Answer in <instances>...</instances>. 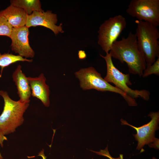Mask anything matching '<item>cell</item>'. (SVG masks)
<instances>
[{
    "label": "cell",
    "mask_w": 159,
    "mask_h": 159,
    "mask_svg": "<svg viewBox=\"0 0 159 159\" xmlns=\"http://www.w3.org/2000/svg\"><path fill=\"white\" fill-rule=\"evenodd\" d=\"M110 51L112 57L122 63H126L130 73L142 76L146 63L138 47L135 34L130 32L126 37H122L121 40L115 41Z\"/></svg>",
    "instance_id": "obj_1"
},
{
    "label": "cell",
    "mask_w": 159,
    "mask_h": 159,
    "mask_svg": "<svg viewBox=\"0 0 159 159\" xmlns=\"http://www.w3.org/2000/svg\"><path fill=\"white\" fill-rule=\"evenodd\" d=\"M135 34L138 47L144 57L146 65H150L159 57V32L149 23L137 20Z\"/></svg>",
    "instance_id": "obj_2"
},
{
    "label": "cell",
    "mask_w": 159,
    "mask_h": 159,
    "mask_svg": "<svg viewBox=\"0 0 159 159\" xmlns=\"http://www.w3.org/2000/svg\"><path fill=\"white\" fill-rule=\"evenodd\" d=\"M0 95L4 100L3 111L0 115V131L7 135L16 131L23 122V115L29 103L22 102L12 100L6 91H0Z\"/></svg>",
    "instance_id": "obj_3"
},
{
    "label": "cell",
    "mask_w": 159,
    "mask_h": 159,
    "mask_svg": "<svg viewBox=\"0 0 159 159\" xmlns=\"http://www.w3.org/2000/svg\"><path fill=\"white\" fill-rule=\"evenodd\" d=\"M74 74L79 81L80 87L83 90L94 89L102 92L110 91L116 93L120 95L129 106H136L137 105L134 99L107 82L93 67L81 68L75 72Z\"/></svg>",
    "instance_id": "obj_4"
},
{
    "label": "cell",
    "mask_w": 159,
    "mask_h": 159,
    "mask_svg": "<svg viewBox=\"0 0 159 159\" xmlns=\"http://www.w3.org/2000/svg\"><path fill=\"white\" fill-rule=\"evenodd\" d=\"M100 56L105 59L106 64L107 74L104 78L105 81L113 83L116 87L133 99L140 97L146 101L149 100L150 93L148 91L133 90L128 86L132 85L130 80L129 74H123L115 67L109 53H106L105 56L100 54Z\"/></svg>",
    "instance_id": "obj_5"
},
{
    "label": "cell",
    "mask_w": 159,
    "mask_h": 159,
    "mask_svg": "<svg viewBox=\"0 0 159 159\" xmlns=\"http://www.w3.org/2000/svg\"><path fill=\"white\" fill-rule=\"evenodd\" d=\"M125 19L120 15L110 17L100 26L98 44L106 53H109L113 43L125 28Z\"/></svg>",
    "instance_id": "obj_6"
},
{
    "label": "cell",
    "mask_w": 159,
    "mask_h": 159,
    "mask_svg": "<svg viewBox=\"0 0 159 159\" xmlns=\"http://www.w3.org/2000/svg\"><path fill=\"white\" fill-rule=\"evenodd\" d=\"M126 11L138 21L156 27L159 25V0H132Z\"/></svg>",
    "instance_id": "obj_7"
},
{
    "label": "cell",
    "mask_w": 159,
    "mask_h": 159,
    "mask_svg": "<svg viewBox=\"0 0 159 159\" xmlns=\"http://www.w3.org/2000/svg\"><path fill=\"white\" fill-rule=\"evenodd\" d=\"M148 116L151 118L150 121L142 126L137 127L129 124L125 120L121 119L120 121L122 125H127L134 128L136 133L132 134L135 140L137 142L136 149L144 151L143 148L146 145L153 142L155 139V131L159 129V112H150Z\"/></svg>",
    "instance_id": "obj_8"
},
{
    "label": "cell",
    "mask_w": 159,
    "mask_h": 159,
    "mask_svg": "<svg viewBox=\"0 0 159 159\" xmlns=\"http://www.w3.org/2000/svg\"><path fill=\"white\" fill-rule=\"evenodd\" d=\"M29 28L26 26L13 28L10 37L11 40V50L25 58H33L35 55V52L29 44Z\"/></svg>",
    "instance_id": "obj_9"
},
{
    "label": "cell",
    "mask_w": 159,
    "mask_h": 159,
    "mask_svg": "<svg viewBox=\"0 0 159 159\" xmlns=\"http://www.w3.org/2000/svg\"><path fill=\"white\" fill-rule=\"evenodd\" d=\"M57 21V15L52 11L47 10L46 12L34 11L30 15H28L25 26L29 28L38 26H43L51 30L55 35L59 33H63L62 23L56 25Z\"/></svg>",
    "instance_id": "obj_10"
},
{
    "label": "cell",
    "mask_w": 159,
    "mask_h": 159,
    "mask_svg": "<svg viewBox=\"0 0 159 159\" xmlns=\"http://www.w3.org/2000/svg\"><path fill=\"white\" fill-rule=\"evenodd\" d=\"M31 90V95L40 100L44 105L48 107L50 104L49 86L45 82L46 78L41 73L38 77H27Z\"/></svg>",
    "instance_id": "obj_11"
},
{
    "label": "cell",
    "mask_w": 159,
    "mask_h": 159,
    "mask_svg": "<svg viewBox=\"0 0 159 159\" xmlns=\"http://www.w3.org/2000/svg\"><path fill=\"white\" fill-rule=\"evenodd\" d=\"M20 65L17 66L13 72L12 78L17 89V94L21 102L29 103L31 90L27 77L23 73Z\"/></svg>",
    "instance_id": "obj_12"
},
{
    "label": "cell",
    "mask_w": 159,
    "mask_h": 159,
    "mask_svg": "<svg viewBox=\"0 0 159 159\" xmlns=\"http://www.w3.org/2000/svg\"><path fill=\"white\" fill-rule=\"evenodd\" d=\"M0 16L13 28H18L25 26L28 14L23 9L10 4L0 11Z\"/></svg>",
    "instance_id": "obj_13"
},
{
    "label": "cell",
    "mask_w": 159,
    "mask_h": 159,
    "mask_svg": "<svg viewBox=\"0 0 159 159\" xmlns=\"http://www.w3.org/2000/svg\"><path fill=\"white\" fill-rule=\"evenodd\" d=\"M10 4L21 8L31 15L33 12H42L41 2L39 0H11Z\"/></svg>",
    "instance_id": "obj_14"
},
{
    "label": "cell",
    "mask_w": 159,
    "mask_h": 159,
    "mask_svg": "<svg viewBox=\"0 0 159 159\" xmlns=\"http://www.w3.org/2000/svg\"><path fill=\"white\" fill-rule=\"evenodd\" d=\"M32 61V59H28L18 55H16L9 53L2 54L0 53V67L1 68V72L4 67L17 62H31Z\"/></svg>",
    "instance_id": "obj_15"
},
{
    "label": "cell",
    "mask_w": 159,
    "mask_h": 159,
    "mask_svg": "<svg viewBox=\"0 0 159 159\" xmlns=\"http://www.w3.org/2000/svg\"><path fill=\"white\" fill-rule=\"evenodd\" d=\"M152 74L159 75V57L152 64L146 65L142 76L143 77H145Z\"/></svg>",
    "instance_id": "obj_16"
},
{
    "label": "cell",
    "mask_w": 159,
    "mask_h": 159,
    "mask_svg": "<svg viewBox=\"0 0 159 159\" xmlns=\"http://www.w3.org/2000/svg\"><path fill=\"white\" fill-rule=\"evenodd\" d=\"M13 27L2 16H0V36L10 38Z\"/></svg>",
    "instance_id": "obj_17"
},
{
    "label": "cell",
    "mask_w": 159,
    "mask_h": 159,
    "mask_svg": "<svg viewBox=\"0 0 159 159\" xmlns=\"http://www.w3.org/2000/svg\"><path fill=\"white\" fill-rule=\"evenodd\" d=\"M92 151L99 155L105 156L109 159H123V155L122 154H120L117 158H115L112 157L109 153L107 145L105 149L101 150L99 152Z\"/></svg>",
    "instance_id": "obj_18"
},
{
    "label": "cell",
    "mask_w": 159,
    "mask_h": 159,
    "mask_svg": "<svg viewBox=\"0 0 159 159\" xmlns=\"http://www.w3.org/2000/svg\"><path fill=\"white\" fill-rule=\"evenodd\" d=\"M148 145L150 148L158 149L159 148V139L156 138L155 140L153 142L149 144Z\"/></svg>",
    "instance_id": "obj_19"
},
{
    "label": "cell",
    "mask_w": 159,
    "mask_h": 159,
    "mask_svg": "<svg viewBox=\"0 0 159 159\" xmlns=\"http://www.w3.org/2000/svg\"><path fill=\"white\" fill-rule=\"evenodd\" d=\"M5 140H7V138L0 131V145L1 147L3 146V142ZM0 159H3V157L0 152Z\"/></svg>",
    "instance_id": "obj_20"
},
{
    "label": "cell",
    "mask_w": 159,
    "mask_h": 159,
    "mask_svg": "<svg viewBox=\"0 0 159 159\" xmlns=\"http://www.w3.org/2000/svg\"><path fill=\"white\" fill-rule=\"evenodd\" d=\"M78 57L80 59H84L86 57L85 52L83 50H79L78 53Z\"/></svg>",
    "instance_id": "obj_21"
},
{
    "label": "cell",
    "mask_w": 159,
    "mask_h": 159,
    "mask_svg": "<svg viewBox=\"0 0 159 159\" xmlns=\"http://www.w3.org/2000/svg\"><path fill=\"white\" fill-rule=\"evenodd\" d=\"M43 151H42L39 154V155L41 156L43 159H46V157L45 156L44 153H43Z\"/></svg>",
    "instance_id": "obj_22"
},
{
    "label": "cell",
    "mask_w": 159,
    "mask_h": 159,
    "mask_svg": "<svg viewBox=\"0 0 159 159\" xmlns=\"http://www.w3.org/2000/svg\"><path fill=\"white\" fill-rule=\"evenodd\" d=\"M151 159H157L155 157H153Z\"/></svg>",
    "instance_id": "obj_23"
}]
</instances>
